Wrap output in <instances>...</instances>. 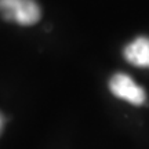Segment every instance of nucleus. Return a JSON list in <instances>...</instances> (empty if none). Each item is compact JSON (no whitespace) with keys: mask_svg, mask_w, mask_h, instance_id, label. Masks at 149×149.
Segmentation results:
<instances>
[{"mask_svg":"<svg viewBox=\"0 0 149 149\" xmlns=\"http://www.w3.org/2000/svg\"><path fill=\"white\" fill-rule=\"evenodd\" d=\"M124 58L138 68H149V39L137 37L124 48Z\"/></svg>","mask_w":149,"mask_h":149,"instance_id":"nucleus-3","label":"nucleus"},{"mask_svg":"<svg viewBox=\"0 0 149 149\" xmlns=\"http://www.w3.org/2000/svg\"><path fill=\"white\" fill-rule=\"evenodd\" d=\"M3 124H4V119L0 115V133H1V130H3Z\"/></svg>","mask_w":149,"mask_h":149,"instance_id":"nucleus-4","label":"nucleus"},{"mask_svg":"<svg viewBox=\"0 0 149 149\" xmlns=\"http://www.w3.org/2000/svg\"><path fill=\"white\" fill-rule=\"evenodd\" d=\"M109 88L113 95L130 102L133 105H142L146 101V94H145L144 88L137 84L126 73L113 74L109 81Z\"/></svg>","mask_w":149,"mask_h":149,"instance_id":"nucleus-2","label":"nucleus"},{"mask_svg":"<svg viewBox=\"0 0 149 149\" xmlns=\"http://www.w3.org/2000/svg\"><path fill=\"white\" fill-rule=\"evenodd\" d=\"M0 15L6 21L29 26L40 19L42 11L35 0H0Z\"/></svg>","mask_w":149,"mask_h":149,"instance_id":"nucleus-1","label":"nucleus"}]
</instances>
